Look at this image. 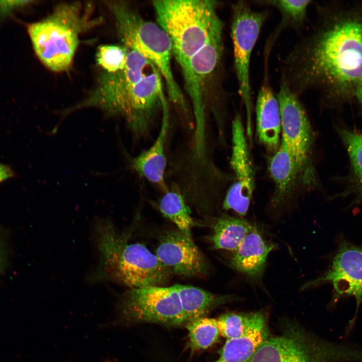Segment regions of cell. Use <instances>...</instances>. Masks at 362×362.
Instances as JSON below:
<instances>
[{
    "mask_svg": "<svg viewBox=\"0 0 362 362\" xmlns=\"http://www.w3.org/2000/svg\"><path fill=\"white\" fill-rule=\"evenodd\" d=\"M362 79V21L342 20L321 10L312 29L282 62L281 80L300 97L314 91L326 99Z\"/></svg>",
    "mask_w": 362,
    "mask_h": 362,
    "instance_id": "1",
    "label": "cell"
},
{
    "mask_svg": "<svg viewBox=\"0 0 362 362\" xmlns=\"http://www.w3.org/2000/svg\"><path fill=\"white\" fill-rule=\"evenodd\" d=\"M157 24L169 38L180 67L217 32L223 23L212 0H157L152 2Z\"/></svg>",
    "mask_w": 362,
    "mask_h": 362,
    "instance_id": "2",
    "label": "cell"
},
{
    "mask_svg": "<svg viewBox=\"0 0 362 362\" xmlns=\"http://www.w3.org/2000/svg\"><path fill=\"white\" fill-rule=\"evenodd\" d=\"M89 8L80 2L61 3L43 20L29 25L33 49L40 60L51 70H68L80 34L100 23L101 19L91 18Z\"/></svg>",
    "mask_w": 362,
    "mask_h": 362,
    "instance_id": "3",
    "label": "cell"
},
{
    "mask_svg": "<svg viewBox=\"0 0 362 362\" xmlns=\"http://www.w3.org/2000/svg\"><path fill=\"white\" fill-rule=\"evenodd\" d=\"M113 14L123 45L147 59L165 82L169 99L187 112L183 95L171 69L172 47L169 38L157 24L145 20L125 1L105 2Z\"/></svg>",
    "mask_w": 362,
    "mask_h": 362,
    "instance_id": "4",
    "label": "cell"
},
{
    "mask_svg": "<svg viewBox=\"0 0 362 362\" xmlns=\"http://www.w3.org/2000/svg\"><path fill=\"white\" fill-rule=\"evenodd\" d=\"M277 97L281 119V144L307 181L315 187L317 178L312 156L315 136L306 112L299 97L282 80Z\"/></svg>",
    "mask_w": 362,
    "mask_h": 362,
    "instance_id": "5",
    "label": "cell"
},
{
    "mask_svg": "<svg viewBox=\"0 0 362 362\" xmlns=\"http://www.w3.org/2000/svg\"><path fill=\"white\" fill-rule=\"evenodd\" d=\"M231 37L233 48L234 68L238 92L246 113V134L252 135V102L250 82L251 54L262 26L266 20L267 11H256L245 1L232 6Z\"/></svg>",
    "mask_w": 362,
    "mask_h": 362,
    "instance_id": "6",
    "label": "cell"
},
{
    "mask_svg": "<svg viewBox=\"0 0 362 362\" xmlns=\"http://www.w3.org/2000/svg\"><path fill=\"white\" fill-rule=\"evenodd\" d=\"M120 321L125 324L153 323L166 326L188 324L174 285L131 288L118 306Z\"/></svg>",
    "mask_w": 362,
    "mask_h": 362,
    "instance_id": "7",
    "label": "cell"
},
{
    "mask_svg": "<svg viewBox=\"0 0 362 362\" xmlns=\"http://www.w3.org/2000/svg\"><path fill=\"white\" fill-rule=\"evenodd\" d=\"M154 66L140 53L128 49L125 67L114 72L104 71L98 78L96 86L86 99L70 111L86 107L101 109L108 116L123 117L130 93L136 84L151 71Z\"/></svg>",
    "mask_w": 362,
    "mask_h": 362,
    "instance_id": "8",
    "label": "cell"
},
{
    "mask_svg": "<svg viewBox=\"0 0 362 362\" xmlns=\"http://www.w3.org/2000/svg\"><path fill=\"white\" fill-rule=\"evenodd\" d=\"M223 31L213 35L180 67L186 91L192 101L196 120L195 148L198 156L205 151L204 96L207 82L222 56Z\"/></svg>",
    "mask_w": 362,
    "mask_h": 362,
    "instance_id": "9",
    "label": "cell"
},
{
    "mask_svg": "<svg viewBox=\"0 0 362 362\" xmlns=\"http://www.w3.org/2000/svg\"><path fill=\"white\" fill-rule=\"evenodd\" d=\"M232 151L230 161L234 182L223 201L226 210L244 216L249 208L255 187V171L240 115L237 114L232 123Z\"/></svg>",
    "mask_w": 362,
    "mask_h": 362,
    "instance_id": "10",
    "label": "cell"
},
{
    "mask_svg": "<svg viewBox=\"0 0 362 362\" xmlns=\"http://www.w3.org/2000/svg\"><path fill=\"white\" fill-rule=\"evenodd\" d=\"M162 78L155 67L132 90L123 118L132 132L142 135L147 131L157 110L166 99Z\"/></svg>",
    "mask_w": 362,
    "mask_h": 362,
    "instance_id": "11",
    "label": "cell"
},
{
    "mask_svg": "<svg viewBox=\"0 0 362 362\" xmlns=\"http://www.w3.org/2000/svg\"><path fill=\"white\" fill-rule=\"evenodd\" d=\"M330 283L337 297L353 296L358 306L362 298V245L340 246L329 270L321 277L308 282L306 288Z\"/></svg>",
    "mask_w": 362,
    "mask_h": 362,
    "instance_id": "12",
    "label": "cell"
},
{
    "mask_svg": "<svg viewBox=\"0 0 362 362\" xmlns=\"http://www.w3.org/2000/svg\"><path fill=\"white\" fill-rule=\"evenodd\" d=\"M155 254L172 274L197 276L207 270L206 260L193 239L178 229L169 230L162 236Z\"/></svg>",
    "mask_w": 362,
    "mask_h": 362,
    "instance_id": "13",
    "label": "cell"
},
{
    "mask_svg": "<svg viewBox=\"0 0 362 362\" xmlns=\"http://www.w3.org/2000/svg\"><path fill=\"white\" fill-rule=\"evenodd\" d=\"M271 50L272 48L265 47L263 76L255 106L257 136L269 155L279 148L281 132L279 104L272 87L269 76L268 64Z\"/></svg>",
    "mask_w": 362,
    "mask_h": 362,
    "instance_id": "14",
    "label": "cell"
},
{
    "mask_svg": "<svg viewBox=\"0 0 362 362\" xmlns=\"http://www.w3.org/2000/svg\"><path fill=\"white\" fill-rule=\"evenodd\" d=\"M267 167L274 184L271 199L274 208L286 205L303 189H313L281 144L268 157Z\"/></svg>",
    "mask_w": 362,
    "mask_h": 362,
    "instance_id": "15",
    "label": "cell"
},
{
    "mask_svg": "<svg viewBox=\"0 0 362 362\" xmlns=\"http://www.w3.org/2000/svg\"><path fill=\"white\" fill-rule=\"evenodd\" d=\"M274 245L266 241L253 226L238 247L233 251L231 266L253 280H259L263 275L266 259Z\"/></svg>",
    "mask_w": 362,
    "mask_h": 362,
    "instance_id": "16",
    "label": "cell"
},
{
    "mask_svg": "<svg viewBox=\"0 0 362 362\" xmlns=\"http://www.w3.org/2000/svg\"><path fill=\"white\" fill-rule=\"evenodd\" d=\"M161 109V125L156 140L149 149L134 158L132 166L141 176L166 189L164 178L166 165L164 147L169 127V111L166 99L162 102Z\"/></svg>",
    "mask_w": 362,
    "mask_h": 362,
    "instance_id": "17",
    "label": "cell"
},
{
    "mask_svg": "<svg viewBox=\"0 0 362 362\" xmlns=\"http://www.w3.org/2000/svg\"><path fill=\"white\" fill-rule=\"evenodd\" d=\"M249 362H313L306 348L290 335L267 337Z\"/></svg>",
    "mask_w": 362,
    "mask_h": 362,
    "instance_id": "18",
    "label": "cell"
},
{
    "mask_svg": "<svg viewBox=\"0 0 362 362\" xmlns=\"http://www.w3.org/2000/svg\"><path fill=\"white\" fill-rule=\"evenodd\" d=\"M182 308L188 323L205 317L213 309L230 299V296H219L193 286L175 284Z\"/></svg>",
    "mask_w": 362,
    "mask_h": 362,
    "instance_id": "19",
    "label": "cell"
},
{
    "mask_svg": "<svg viewBox=\"0 0 362 362\" xmlns=\"http://www.w3.org/2000/svg\"><path fill=\"white\" fill-rule=\"evenodd\" d=\"M268 337L267 325L254 328L245 335L227 339L213 362H249L258 348Z\"/></svg>",
    "mask_w": 362,
    "mask_h": 362,
    "instance_id": "20",
    "label": "cell"
},
{
    "mask_svg": "<svg viewBox=\"0 0 362 362\" xmlns=\"http://www.w3.org/2000/svg\"><path fill=\"white\" fill-rule=\"evenodd\" d=\"M253 227L241 218L226 216L217 218L213 225V248L234 251Z\"/></svg>",
    "mask_w": 362,
    "mask_h": 362,
    "instance_id": "21",
    "label": "cell"
},
{
    "mask_svg": "<svg viewBox=\"0 0 362 362\" xmlns=\"http://www.w3.org/2000/svg\"><path fill=\"white\" fill-rule=\"evenodd\" d=\"M252 2L256 5L270 6L276 8L281 14V19L275 33L272 35L276 40L286 28H292L297 31L304 27L307 17V10L311 1L265 0Z\"/></svg>",
    "mask_w": 362,
    "mask_h": 362,
    "instance_id": "22",
    "label": "cell"
},
{
    "mask_svg": "<svg viewBox=\"0 0 362 362\" xmlns=\"http://www.w3.org/2000/svg\"><path fill=\"white\" fill-rule=\"evenodd\" d=\"M159 208L164 217L173 222L183 234L192 239L191 229L194 223L191 209L178 191H167L161 198Z\"/></svg>",
    "mask_w": 362,
    "mask_h": 362,
    "instance_id": "23",
    "label": "cell"
},
{
    "mask_svg": "<svg viewBox=\"0 0 362 362\" xmlns=\"http://www.w3.org/2000/svg\"><path fill=\"white\" fill-rule=\"evenodd\" d=\"M217 320L221 335L227 339L242 336L254 328L266 325L265 317L261 312L225 313Z\"/></svg>",
    "mask_w": 362,
    "mask_h": 362,
    "instance_id": "24",
    "label": "cell"
},
{
    "mask_svg": "<svg viewBox=\"0 0 362 362\" xmlns=\"http://www.w3.org/2000/svg\"><path fill=\"white\" fill-rule=\"evenodd\" d=\"M186 326L192 352L209 348L218 341L221 335L217 319L202 317Z\"/></svg>",
    "mask_w": 362,
    "mask_h": 362,
    "instance_id": "25",
    "label": "cell"
},
{
    "mask_svg": "<svg viewBox=\"0 0 362 362\" xmlns=\"http://www.w3.org/2000/svg\"><path fill=\"white\" fill-rule=\"evenodd\" d=\"M339 133L350 158L356 187L362 195V133L348 130Z\"/></svg>",
    "mask_w": 362,
    "mask_h": 362,
    "instance_id": "26",
    "label": "cell"
},
{
    "mask_svg": "<svg viewBox=\"0 0 362 362\" xmlns=\"http://www.w3.org/2000/svg\"><path fill=\"white\" fill-rule=\"evenodd\" d=\"M128 49L124 45H102L97 51L98 64L107 72L123 69L126 64Z\"/></svg>",
    "mask_w": 362,
    "mask_h": 362,
    "instance_id": "27",
    "label": "cell"
},
{
    "mask_svg": "<svg viewBox=\"0 0 362 362\" xmlns=\"http://www.w3.org/2000/svg\"><path fill=\"white\" fill-rule=\"evenodd\" d=\"M30 1H0V15L8 14L14 10L22 7Z\"/></svg>",
    "mask_w": 362,
    "mask_h": 362,
    "instance_id": "28",
    "label": "cell"
},
{
    "mask_svg": "<svg viewBox=\"0 0 362 362\" xmlns=\"http://www.w3.org/2000/svg\"><path fill=\"white\" fill-rule=\"evenodd\" d=\"M14 175L13 170L8 165L0 163V183Z\"/></svg>",
    "mask_w": 362,
    "mask_h": 362,
    "instance_id": "29",
    "label": "cell"
},
{
    "mask_svg": "<svg viewBox=\"0 0 362 362\" xmlns=\"http://www.w3.org/2000/svg\"><path fill=\"white\" fill-rule=\"evenodd\" d=\"M355 96L360 104L362 106V79L357 85L355 89Z\"/></svg>",
    "mask_w": 362,
    "mask_h": 362,
    "instance_id": "30",
    "label": "cell"
},
{
    "mask_svg": "<svg viewBox=\"0 0 362 362\" xmlns=\"http://www.w3.org/2000/svg\"><path fill=\"white\" fill-rule=\"evenodd\" d=\"M106 362H115V361H113V360H108V361H106Z\"/></svg>",
    "mask_w": 362,
    "mask_h": 362,
    "instance_id": "31",
    "label": "cell"
},
{
    "mask_svg": "<svg viewBox=\"0 0 362 362\" xmlns=\"http://www.w3.org/2000/svg\"><path fill=\"white\" fill-rule=\"evenodd\" d=\"M0 266H1V256H0Z\"/></svg>",
    "mask_w": 362,
    "mask_h": 362,
    "instance_id": "32",
    "label": "cell"
}]
</instances>
